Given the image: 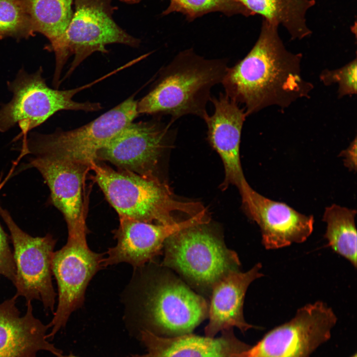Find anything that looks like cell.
<instances>
[{"mask_svg":"<svg viewBox=\"0 0 357 357\" xmlns=\"http://www.w3.org/2000/svg\"><path fill=\"white\" fill-rule=\"evenodd\" d=\"M278 29L263 19L255 44L228 67L221 82L225 94L244 105L246 116L272 106L284 110L298 99L308 98L314 88L301 74L302 55L286 49Z\"/></svg>","mask_w":357,"mask_h":357,"instance_id":"1","label":"cell"},{"mask_svg":"<svg viewBox=\"0 0 357 357\" xmlns=\"http://www.w3.org/2000/svg\"><path fill=\"white\" fill-rule=\"evenodd\" d=\"M228 67L226 59H207L190 49L180 52L137 102L138 114L170 115L171 123L189 115L204 120L211 89L221 83Z\"/></svg>","mask_w":357,"mask_h":357,"instance_id":"2","label":"cell"},{"mask_svg":"<svg viewBox=\"0 0 357 357\" xmlns=\"http://www.w3.org/2000/svg\"><path fill=\"white\" fill-rule=\"evenodd\" d=\"M90 170L119 218L169 225L178 222L175 217L178 213L191 217L206 210L198 202L177 198L164 180L115 170L99 162L93 163Z\"/></svg>","mask_w":357,"mask_h":357,"instance_id":"3","label":"cell"},{"mask_svg":"<svg viewBox=\"0 0 357 357\" xmlns=\"http://www.w3.org/2000/svg\"><path fill=\"white\" fill-rule=\"evenodd\" d=\"M137 104L130 97L81 127L47 134L31 133L24 139L20 155L68 160L90 167L97 162L98 152L137 117Z\"/></svg>","mask_w":357,"mask_h":357,"instance_id":"4","label":"cell"},{"mask_svg":"<svg viewBox=\"0 0 357 357\" xmlns=\"http://www.w3.org/2000/svg\"><path fill=\"white\" fill-rule=\"evenodd\" d=\"M41 67L28 73L21 69L15 78L7 83L13 93L11 100L0 109V132H4L17 124L21 135L44 123L61 110L93 112L102 109L99 103L78 102L74 95L88 86L59 90L49 87L42 77Z\"/></svg>","mask_w":357,"mask_h":357,"instance_id":"5","label":"cell"},{"mask_svg":"<svg viewBox=\"0 0 357 357\" xmlns=\"http://www.w3.org/2000/svg\"><path fill=\"white\" fill-rule=\"evenodd\" d=\"M206 225L188 227L168 237L162 265L196 285L212 288L229 272L238 270L240 263L237 253L228 249Z\"/></svg>","mask_w":357,"mask_h":357,"instance_id":"6","label":"cell"},{"mask_svg":"<svg viewBox=\"0 0 357 357\" xmlns=\"http://www.w3.org/2000/svg\"><path fill=\"white\" fill-rule=\"evenodd\" d=\"M112 0H74L75 11L64 35L55 71L61 72L68 57L74 59L66 75H69L94 52L107 53L106 46L121 44L137 47L139 39L128 34L113 18Z\"/></svg>","mask_w":357,"mask_h":357,"instance_id":"7","label":"cell"},{"mask_svg":"<svg viewBox=\"0 0 357 357\" xmlns=\"http://www.w3.org/2000/svg\"><path fill=\"white\" fill-rule=\"evenodd\" d=\"M337 318L322 301L299 308L290 321L267 332L254 346L232 357H309L331 337Z\"/></svg>","mask_w":357,"mask_h":357,"instance_id":"8","label":"cell"},{"mask_svg":"<svg viewBox=\"0 0 357 357\" xmlns=\"http://www.w3.org/2000/svg\"><path fill=\"white\" fill-rule=\"evenodd\" d=\"M0 215L8 228L13 245L14 283L17 297L42 302L47 312H54L55 298L52 262L56 240L50 234L34 237L22 231L9 213L0 206Z\"/></svg>","mask_w":357,"mask_h":357,"instance_id":"9","label":"cell"},{"mask_svg":"<svg viewBox=\"0 0 357 357\" xmlns=\"http://www.w3.org/2000/svg\"><path fill=\"white\" fill-rule=\"evenodd\" d=\"M103 255L91 250L86 238H67L66 244L55 251L52 270L58 288V303L48 324L52 339L63 328L71 314L83 303L87 286L103 266Z\"/></svg>","mask_w":357,"mask_h":357,"instance_id":"10","label":"cell"},{"mask_svg":"<svg viewBox=\"0 0 357 357\" xmlns=\"http://www.w3.org/2000/svg\"><path fill=\"white\" fill-rule=\"evenodd\" d=\"M144 318L156 332L171 337L191 333L208 317L206 300L179 280H158L146 292Z\"/></svg>","mask_w":357,"mask_h":357,"instance_id":"11","label":"cell"},{"mask_svg":"<svg viewBox=\"0 0 357 357\" xmlns=\"http://www.w3.org/2000/svg\"><path fill=\"white\" fill-rule=\"evenodd\" d=\"M171 124L158 120L131 122L98 152L97 162L107 161L118 169L163 180L160 169L168 147Z\"/></svg>","mask_w":357,"mask_h":357,"instance_id":"12","label":"cell"},{"mask_svg":"<svg viewBox=\"0 0 357 357\" xmlns=\"http://www.w3.org/2000/svg\"><path fill=\"white\" fill-rule=\"evenodd\" d=\"M242 207L259 227L262 243L267 249H276L302 243L311 234L314 220L282 202L271 200L253 189L247 181L238 188Z\"/></svg>","mask_w":357,"mask_h":357,"instance_id":"13","label":"cell"},{"mask_svg":"<svg viewBox=\"0 0 357 357\" xmlns=\"http://www.w3.org/2000/svg\"><path fill=\"white\" fill-rule=\"evenodd\" d=\"M27 166L37 169L47 184L51 202L66 222L67 238L86 237L88 230L83 190L85 177L90 167L41 156L31 158Z\"/></svg>","mask_w":357,"mask_h":357,"instance_id":"14","label":"cell"},{"mask_svg":"<svg viewBox=\"0 0 357 357\" xmlns=\"http://www.w3.org/2000/svg\"><path fill=\"white\" fill-rule=\"evenodd\" d=\"M119 218V226L114 232L117 242L108 249L103 266L121 262L134 267L142 266L160 254L170 236L188 227L207 224L209 221L207 210L169 225Z\"/></svg>","mask_w":357,"mask_h":357,"instance_id":"15","label":"cell"},{"mask_svg":"<svg viewBox=\"0 0 357 357\" xmlns=\"http://www.w3.org/2000/svg\"><path fill=\"white\" fill-rule=\"evenodd\" d=\"M213 114L204 120L207 126V138L211 146L220 156L225 170L224 180L220 185L222 190L230 185L238 189L246 180L240 160L241 134L247 117L244 108L224 93L211 97Z\"/></svg>","mask_w":357,"mask_h":357,"instance_id":"16","label":"cell"},{"mask_svg":"<svg viewBox=\"0 0 357 357\" xmlns=\"http://www.w3.org/2000/svg\"><path fill=\"white\" fill-rule=\"evenodd\" d=\"M14 295L0 304V357H36L47 351L59 357L60 349L48 340V324L33 314L31 301L26 302L25 314L21 315Z\"/></svg>","mask_w":357,"mask_h":357,"instance_id":"17","label":"cell"},{"mask_svg":"<svg viewBox=\"0 0 357 357\" xmlns=\"http://www.w3.org/2000/svg\"><path fill=\"white\" fill-rule=\"evenodd\" d=\"M261 267L258 263L245 272L232 270L213 285L209 322L205 328L206 336L215 337L218 332L234 327L242 332L254 327L245 320L243 305L250 284L263 276L260 272Z\"/></svg>","mask_w":357,"mask_h":357,"instance_id":"18","label":"cell"},{"mask_svg":"<svg viewBox=\"0 0 357 357\" xmlns=\"http://www.w3.org/2000/svg\"><path fill=\"white\" fill-rule=\"evenodd\" d=\"M232 329L222 331L218 338L192 333L165 337L143 330L140 337L147 353L131 357H232L251 346L239 340Z\"/></svg>","mask_w":357,"mask_h":357,"instance_id":"19","label":"cell"},{"mask_svg":"<svg viewBox=\"0 0 357 357\" xmlns=\"http://www.w3.org/2000/svg\"><path fill=\"white\" fill-rule=\"evenodd\" d=\"M245 16L258 14L263 19L283 25L292 39L301 40L312 33L306 22L307 10L315 0H239Z\"/></svg>","mask_w":357,"mask_h":357,"instance_id":"20","label":"cell"},{"mask_svg":"<svg viewBox=\"0 0 357 357\" xmlns=\"http://www.w3.org/2000/svg\"><path fill=\"white\" fill-rule=\"evenodd\" d=\"M73 0H25L33 32H39L50 42L56 59L60 54L62 40L72 17Z\"/></svg>","mask_w":357,"mask_h":357,"instance_id":"21","label":"cell"},{"mask_svg":"<svg viewBox=\"0 0 357 357\" xmlns=\"http://www.w3.org/2000/svg\"><path fill=\"white\" fill-rule=\"evenodd\" d=\"M356 210L332 204L325 208L323 221L327 224L324 235L328 245L357 267Z\"/></svg>","mask_w":357,"mask_h":357,"instance_id":"22","label":"cell"},{"mask_svg":"<svg viewBox=\"0 0 357 357\" xmlns=\"http://www.w3.org/2000/svg\"><path fill=\"white\" fill-rule=\"evenodd\" d=\"M25 0H0V39L32 36Z\"/></svg>","mask_w":357,"mask_h":357,"instance_id":"23","label":"cell"},{"mask_svg":"<svg viewBox=\"0 0 357 357\" xmlns=\"http://www.w3.org/2000/svg\"><path fill=\"white\" fill-rule=\"evenodd\" d=\"M170 0V5L163 14L172 12H181L189 20L214 11L222 12L229 16L238 13L245 15L239 0Z\"/></svg>","mask_w":357,"mask_h":357,"instance_id":"24","label":"cell"},{"mask_svg":"<svg viewBox=\"0 0 357 357\" xmlns=\"http://www.w3.org/2000/svg\"><path fill=\"white\" fill-rule=\"evenodd\" d=\"M357 58H355L339 68L333 70L325 69L320 74V81L326 86L337 84L339 98L357 94Z\"/></svg>","mask_w":357,"mask_h":357,"instance_id":"25","label":"cell"},{"mask_svg":"<svg viewBox=\"0 0 357 357\" xmlns=\"http://www.w3.org/2000/svg\"><path fill=\"white\" fill-rule=\"evenodd\" d=\"M2 183L0 184V188ZM0 223V274L14 283L15 265L9 244L8 238Z\"/></svg>","mask_w":357,"mask_h":357,"instance_id":"26","label":"cell"},{"mask_svg":"<svg viewBox=\"0 0 357 357\" xmlns=\"http://www.w3.org/2000/svg\"><path fill=\"white\" fill-rule=\"evenodd\" d=\"M340 155L344 157V162L345 166L350 170L356 171L357 170L356 137L351 143L349 147L343 151Z\"/></svg>","mask_w":357,"mask_h":357,"instance_id":"27","label":"cell"},{"mask_svg":"<svg viewBox=\"0 0 357 357\" xmlns=\"http://www.w3.org/2000/svg\"><path fill=\"white\" fill-rule=\"evenodd\" d=\"M123 2L128 4H134L140 2L142 0H119Z\"/></svg>","mask_w":357,"mask_h":357,"instance_id":"28","label":"cell"},{"mask_svg":"<svg viewBox=\"0 0 357 357\" xmlns=\"http://www.w3.org/2000/svg\"><path fill=\"white\" fill-rule=\"evenodd\" d=\"M59 357H78L76 356H75L72 354H70L69 355H63L62 354L60 355Z\"/></svg>","mask_w":357,"mask_h":357,"instance_id":"29","label":"cell"},{"mask_svg":"<svg viewBox=\"0 0 357 357\" xmlns=\"http://www.w3.org/2000/svg\"><path fill=\"white\" fill-rule=\"evenodd\" d=\"M350 357H357V355H356V354H354V355Z\"/></svg>","mask_w":357,"mask_h":357,"instance_id":"30","label":"cell"}]
</instances>
